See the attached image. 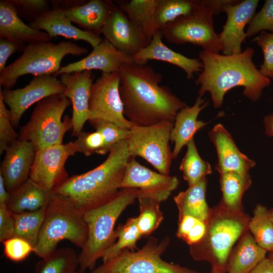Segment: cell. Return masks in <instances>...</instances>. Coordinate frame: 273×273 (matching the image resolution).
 Returning a JSON list of instances; mask_svg holds the SVG:
<instances>
[{"mask_svg": "<svg viewBox=\"0 0 273 273\" xmlns=\"http://www.w3.org/2000/svg\"><path fill=\"white\" fill-rule=\"evenodd\" d=\"M273 32V0H266L260 11L255 14L248 24L247 38L265 31Z\"/></svg>", "mask_w": 273, "mask_h": 273, "instance_id": "60d3db41", "label": "cell"}, {"mask_svg": "<svg viewBox=\"0 0 273 273\" xmlns=\"http://www.w3.org/2000/svg\"><path fill=\"white\" fill-rule=\"evenodd\" d=\"M71 104L64 94L48 97L38 102L28 121L21 126L19 140L32 143L35 151L62 144L65 133L72 129L71 118L63 114Z\"/></svg>", "mask_w": 273, "mask_h": 273, "instance_id": "9c48e42d", "label": "cell"}, {"mask_svg": "<svg viewBox=\"0 0 273 273\" xmlns=\"http://www.w3.org/2000/svg\"><path fill=\"white\" fill-rule=\"evenodd\" d=\"M252 41L261 48L263 54V62L259 72L264 76L273 79V32H261Z\"/></svg>", "mask_w": 273, "mask_h": 273, "instance_id": "7bdbcfd3", "label": "cell"}, {"mask_svg": "<svg viewBox=\"0 0 273 273\" xmlns=\"http://www.w3.org/2000/svg\"><path fill=\"white\" fill-rule=\"evenodd\" d=\"M119 72L102 73L93 82L89 101L88 121L102 120L126 129L133 124L124 116V107L119 92Z\"/></svg>", "mask_w": 273, "mask_h": 273, "instance_id": "7c38bea8", "label": "cell"}, {"mask_svg": "<svg viewBox=\"0 0 273 273\" xmlns=\"http://www.w3.org/2000/svg\"><path fill=\"white\" fill-rule=\"evenodd\" d=\"M160 30L153 36L148 45L141 50L133 57L140 63L148 60H158L175 65L184 71L188 79H192L195 73L201 72L203 67L200 59L190 58L177 53L166 46L162 41Z\"/></svg>", "mask_w": 273, "mask_h": 273, "instance_id": "cb8c5ba5", "label": "cell"}, {"mask_svg": "<svg viewBox=\"0 0 273 273\" xmlns=\"http://www.w3.org/2000/svg\"><path fill=\"white\" fill-rule=\"evenodd\" d=\"M35 151L31 143L19 139L5 151L0 174L9 193L29 178Z\"/></svg>", "mask_w": 273, "mask_h": 273, "instance_id": "d6986e66", "label": "cell"}, {"mask_svg": "<svg viewBox=\"0 0 273 273\" xmlns=\"http://www.w3.org/2000/svg\"><path fill=\"white\" fill-rule=\"evenodd\" d=\"M258 0L234 1L224 6L222 12L226 20L219 34L223 55H231L242 52V44L247 38L244 28L255 15Z\"/></svg>", "mask_w": 273, "mask_h": 273, "instance_id": "2e32d148", "label": "cell"}, {"mask_svg": "<svg viewBox=\"0 0 273 273\" xmlns=\"http://www.w3.org/2000/svg\"><path fill=\"white\" fill-rule=\"evenodd\" d=\"M207 105V102L198 96L194 105L182 109L176 114L170 138V141L174 144L173 159L176 158L182 148L194 139L195 134L206 125L198 120V117Z\"/></svg>", "mask_w": 273, "mask_h": 273, "instance_id": "484cf974", "label": "cell"}, {"mask_svg": "<svg viewBox=\"0 0 273 273\" xmlns=\"http://www.w3.org/2000/svg\"><path fill=\"white\" fill-rule=\"evenodd\" d=\"M60 80L65 87L64 94L72 106V135L78 136L89 120V101L93 83V75L89 70L60 75Z\"/></svg>", "mask_w": 273, "mask_h": 273, "instance_id": "ac0fdd59", "label": "cell"}, {"mask_svg": "<svg viewBox=\"0 0 273 273\" xmlns=\"http://www.w3.org/2000/svg\"><path fill=\"white\" fill-rule=\"evenodd\" d=\"M46 207L38 210L13 213L14 232L13 237L23 239L34 248L39 236L43 221Z\"/></svg>", "mask_w": 273, "mask_h": 273, "instance_id": "e575fe53", "label": "cell"}, {"mask_svg": "<svg viewBox=\"0 0 273 273\" xmlns=\"http://www.w3.org/2000/svg\"><path fill=\"white\" fill-rule=\"evenodd\" d=\"M158 0H131L118 6L144 35L149 43L159 31L155 19Z\"/></svg>", "mask_w": 273, "mask_h": 273, "instance_id": "f546056e", "label": "cell"}, {"mask_svg": "<svg viewBox=\"0 0 273 273\" xmlns=\"http://www.w3.org/2000/svg\"><path fill=\"white\" fill-rule=\"evenodd\" d=\"M10 1L14 6L19 17L31 18L32 21L50 10L49 3L45 0Z\"/></svg>", "mask_w": 273, "mask_h": 273, "instance_id": "bcb514c9", "label": "cell"}, {"mask_svg": "<svg viewBox=\"0 0 273 273\" xmlns=\"http://www.w3.org/2000/svg\"><path fill=\"white\" fill-rule=\"evenodd\" d=\"M137 199L140 213L136 217V224L142 237H147L159 226L163 219V214L160 208L161 203L139 194Z\"/></svg>", "mask_w": 273, "mask_h": 273, "instance_id": "8d00e7d4", "label": "cell"}, {"mask_svg": "<svg viewBox=\"0 0 273 273\" xmlns=\"http://www.w3.org/2000/svg\"><path fill=\"white\" fill-rule=\"evenodd\" d=\"M267 257L273 259V251L268 252Z\"/></svg>", "mask_w": 273, "mask_h": 273, "instance_id": "11a10c76", "label": "cell"}, {"mask_svg": "<svg viewBox=\"0 0 273 273\" xmlns=\"http://www.w3.org/2000/svg\"><path fill=\"white\" fill-rule=\"evenodd\" d=\"M9 192L7 190L2 176L0 174V204L7 205Z\"/></svg>", "mask_w": 273, "mask_h": 273, "instance_id": "816d5d0a", "label": "cell"}, {"mask_svg": "<svg viewBox=\"0 0 273 273\" xmlns=\"http://www.w3.org/2000/svg\"><path fill=\"white\" fill-rule=\"evenodd\" d=\"M88 50L70 41L58 43L40 41L26 45L22 55L0 72V85L11 89L22 76L53 75L61 68V63L67 55L80 56Z\"/></svg>", "mask_w": 273, "mask_h": 273, "instance_id": "52a82bcc", "label": "cell"}, {"mask_svg": "<svg viewBox=\"0 0 273 273\" xmlns=\"http://www.w3.org/2000/svg\"><path fill=\"white\" fill-rule=\"evenodd\" d=\"M65 87L53 75L34 76L28 84L16 89L0 90L6 105L9 107L11 122L14 127L31 106L52 95L63 94Z\"/></svg>", "mask_w": 273, "mask_h": 273, "instance_id": "5bb4252c", "label": "cell"}, {"mask_svg": "<svg viewBox=\"0 0 273 273\" xmlns=\"http://www.w3.org/2000/svg\"><path fill=\"white\" fill-rule=\"evenodd\" d=\"M250 219L243 210H231L220 203L211 209L204 238L190 246L191 256L195 260L208 262L212 268L226 272L229 254L235 243L248 230Z\"/></svg>", "mask_w": 273, "mask_h": 273, "instance_id": "5b68a950", "label": "cell"}, {"mask_svg": "<svg viewBox=\"0 0 273 273\" xmlns=\"http://www.w3.org/2000/svg\"><path fill=\"white\" fill-rule=\"evenodd\" d=\"M115 235L117 241L104 254L103 263L114 258L123 250L134 251L137 242L143 237L136 224V217L129 218L124 224H119Z\"/></svg>", "mask_w": 273, "mask_h": 273, "instance_id": "d590c367", "label": "cell"}, {"mask_svg": "<svg viewBox=\"0 0 273 273\" xmlns=\"http://www.w3.org/2000/svg\"><path fill=\"white\" fill-rule=\"evenodd\" d=\"M87 237L83 213L68 197L54 193L46 206L33 252L41 259L50 256L59 243L67 240L81 248Z\"/></svg>", "mask_w": 273, "mask_h": 273, "instance_id": "8992f818", "label": "cell"}, {"mask_svg": "<svg viewBox=\"0 0 273 273\" xmlns=\"http://www.w3.org/2000/svg\"><path fill=\"white\" fill-rule=\"evenodd\" d=\"M75 273H79L78 271H76Z\"/></svg>", "mask_w": 273, "mask_h": 273, "instance_id": "9f6ffc18", "label": "cell"}, {"mask_svg": "<svg viewBox=\"0 0 273 273\" xmlns=\"http://www.w3.org/2000/svg\"><path fill=\"white\" fill-rule=\"evenodd\" d=\"M76 153L74 141L36 150L29 178L44 189L53 191L69 177L65 163Z\"/></svg>", "mask_w": 273, "mask_h": 273, "instance_id": "4fadbf2b", "label": "cell"}, {"mask_svg": "<svg viewBox=\"0 0 273 273\" xmlns=\"http://www.w3.org/2000/svg\"><path fill=\"white\" fill-rule=\"evenodd\" d=\"M4 253L10 260L19 262L25 259L32 252L33 247L26 241L12 237L3 242Z\"/></svg>", "mask_w": 273, "mask_h": 273, "instance_id": "f6af8a7d", "label": "cell"}, {"mask_svg": "<svg viewBox=\"0 0 273 273\" xmlns=\"http://www.w3.org/2000/svg\"><path fill=\"white\" fill-rule=\"evenodd\" d=\"M169 243L167 236L161 241L151 237L141 249L135 252L123 250L114 258L95 268L90 273H200L163 260L161 256Z\"/></svg>", "mask_w": 273, "mask_h": 273, "instance_id": "30bf717a", "label": "cell"}, {"mask_svg": "<svg viewBox=\"0 0 273 273\" xmlns=\"http://www.w3.org/2000/svg\"><path fill=\"white\" fill-rule=\"evenodd\" d=\"M254 53L250 47L231 55L200 51L199 57L203 67L195 81L200 85L199 96L202 97L209 92L214 107L218 108L228 91L241 86L245 96L253 102L258 101L263 89L270 85V80L262 75L253 62Z\"/></svg>", "mask_w": 273, "mask_h": 273, "instance_id": "7a4b0ae2", "label": "cell"}, {"mask_svg": "<svg viewBox=\"0 0 273 273\" xmlns=\"http://www.w3.org/2000/svg\"><path fill=\"white\" fill-rule=\"evenodd\" d=\"M19 139V133L12 125L9 114L3 97L0 95V154Z\"/></svg>", "mask_w": 273, "mask_h": 273, "instance_id": "ee69618b", "label": "cell"}, {"mask_svg": "<svg viewBox=\"0 0 273 273\" xmlns=\"http://www.w3.org/2000/svg\"><path fill=\"white\" fill-rule=\"evenodd\" d=\"M38 30H43L52 38L62 36L69 39L83 40L94 48L102 41L100 36L86 32L72 24L64 12L53 8L41 14L28 24Z\"/></svg>", "mask_w": 273, "mask_h": 273, "instance_id": "603a6c76", "label": "cell"}, {"mask_svg": "<svg viewBox=\"0 0 273 273\" xmlns=\"http://www.w3.org/2000/svg\"><path fill=\"white\" fill-rule=\"evenodd\" d=\"M222 199L220 203L233 210H243L242 199L251 184L248 173L228 172L220 174Z\"/></svg>", "mask_w": 273, "mask_h": 273, "instance_id": "4dcf8cb0", "label": "cell"}, {"mask_svg": "<svg viewBox=\"0 0 273 273\" xmlns=\"http://www.w3.org/2000/svg\"><path fill=\"white\" fill-rule=\"evenodd\" d=\"M248 273H273V259L265 257Z\"/></svg>", "mask_w": 273, "mask_h": 273, "instance_id": "681fc988", "label": "cell"}, {"mask_svg": "<svg viewBox=\"0 0 273 273\" xmlns=\"http://www.w3.org/2000/svg\"><path fill=\"white\" fill-rule=\"evenodd\" d=\"M139 190L120 189L105 203L83 213L87 226L86 241L78 255V270H93L97 260L115 242L114 226L122 212L137 199Z\"/></svg>", "mask_w": 273, "mask_h": 273, "instance_id": "277c9868", "label": "cell"}, {"mask_svg": "<svg viewBox=\"0 0 273 273\" xmlns=\"http://www.w3.org/2000/svg\"><path fill=\"white\" fill-rule=\"evenodd\" d=\"M210 273H226V272L217 269L212 268Z\"/></svg>", "mask_w": 273, "mask_h": 273, "instance_id": "f5cc1de1", "label": "cell"}, {"mask_svg": "<svg viewBox=\"0 0 273 273\" xmlns=\"http://www.w3.org/2000/svg\"><path fill=\"white\" fill-rule=\"evenodd\" d=\"M187 150L180 166L184 179L189 186L195 185L206 178L212 169L210 164L200 156L194 139L187 145Z\"/></svg>", "mask_w": 273, "mask_h": 273, "instance_id": "836d02e7", "label": "cell"}, {"mask_svg": "<svg viewBox=\"0 0 273 273\" xmlns=\"http://www.w3.org/2000/svg\"><path fill=\"white\" fill-rule=\"evenodd\" d=\"M0 37L7 38L14 43L18 51H23L28 44L51 41L52 39L46 32L25 24L10 0L0 1Z\"/></svg>", "mask_w": 273, "mask_h": 273, "instance_id": "7402d4cb", "label": "cell"}, {"mask_svg": "<svg viewBox=\"0 0 273 273\" xmlns=\"http://www.w3.org/2000/svg\"><path fill=\"white\" fill-rule=\"evenodd\" d=\"M89 121L95 130L103 136L110 151L116 144L126 140L130 132V129L122 128L109 121L102 120Z\"/></svg>", "mask_w": 273, "mask_h": 273, "instance_id": "b9f144b4", "label": "cell"}, {"mask_svg": "<svg viewBox=\"0 0 273 273\" xmlns=\"http://www.w3.org/2000/svg\"><path fill=\"white\" fill-rule=\"evenodd\" d=\"M102 34L104 39L117 50L131 56L149 43L126 14L115 5L110 13Z\"/></svg>", "mask_w": 273, "mask_h": 273, "instance_id": "e0dca14e", "label": "cell"}, {"mask_svg": "<svg viewBox=\"0 0 273 273\" xmlns=\"http://www.w3.org/2000/svg\"><path fill=\"white\" fill-rule=\"evenodd\" d=\"M179 183L176 176L154 171L131 157L127 163L120 189H138L139 195L161 203L169 197Z\"/></svg>", "mask_w": 273, "mask_h": 273, "instance_id": "9a60e30c", "label": "cell"}, {"mask_svg": "<svg viewBox=\"0 0 273 273\" xmlns=\"http://www.w3.org/2000/svg\"><path fill=\"white\" fill-rule=\"evenodd\" d=\"M270 218L273 222V208L269 210Z\"/></svg>", "mask_w": 273, "mask_h": 273, "instance_id": "db71d44e", "label": "cell"}, {"mask_svg": "<svg viewBox=\"0 0 273 273\" xmlns=\"http://www.w3.org/2000/svg\"><path fill=\"white\" fill-rule=\"evenodd\" d=\"M173 123L150 126L133 124L126 139L131 157H140L161 174L169 175L172 151L169 145Z\"/></svg>", "mask_w": 273, "mask_h": 273, "instance_id": "8fae6325", "label": "cell"}, {"mask_svg": "<svg viewBox=\"0 0 273 273\" xmlns=\"http://www.w3.org/2000/svg\"><path fill=\"white\" fill-rule=\"evenodd\" d=\"M18 51L17 46L12 41L4 37H0V72L6 67L8 58Z\"/></svg>", "mask_w": 273, "mask_h": 273, "instance_id": "c3c4849f", "label": "cell"}, {"mask_svg": "<svg viewBox=\"0 0 273 273\" xmlns=\"http://www.w3.org/2000/svg\"><path fill=\"white\" fill-rule=\"evenodd\" d=\"M54 195L30 178L9 193L7 207L13 213L32 212L46 207Z\"/></svg>", "mask_w": 273, "mask_h": 273, "instance_id": "83f0119b", "label": "cell"}, {"mask_svg": "<svg viewBox=\"0 0 273 273\" xmlns=\"http://www.w3.org/2000/svg\"><path fill=\"white\" fill-rule=\"evenodd\" d=\"M210 140L214 145L217 154L215 169L219 173L236 172L248 173L255 162L243 154L232 136L221 124H217L209 131Z\"/></svg>", "mask_w": 273, "mask_h": 273, "instance_id": "44dd1931", "label": "cell"}, {"mask_svg": "<svg viewBox=\"0 0 273 273\" xmlns=\"http://www.w3.org/2000/svg\"><path fill=\"white\" fill-rule=\"evenodd\" d=\"M200 0H158L155 19L159 30L177 18L191 13Z\"/></svg>", "mask_w": 273, "mask_h": 273, "instance_id": "74e56055", "label": "cell"}, {"mask_svg": "<svg viewBox=\"0 0 273 273\" xmlns=\"http://www.w3.org/2000/svg\"><path fill=\"white\" fill-rule=\"evenodd\" d=\"M248 230L258 245L268 252L273 251V222L269 210L265 206L256 205Z\"/></svg>", "mask_w": 273, "mask_h": 273, "instance_id": "d6a6232c", "label": "cell"}, {"mask_svg": "<svg viewBox=\"0 0 273 273\" xmlns=\"http://www.w3.org/2000/svg\"><path fill=\"white\" fill-rule=\"evenodd\" d=\"M207 179L189 186L185 191L179 192L173 198L178 210V217L189 215L207 223L211 209L206 200Z\"/></svg>", "mask_w": 273, "mask_h": 273, "instance_id": "f1b7e54d", "label": "cell"}, {"mask_svg": "<svg viewBox=\"0 0 273 273\" xmlns=\"http://www.w3.org/2000/svg\"><path fill=\"white\" fill-rule=\"evenodd\" d=\"M119 72L124 114L133 124L174 123L177 113L188 106L168 86L160 85L162 75L146 63L124 64Z\"/></svg>", "mask_w": 273, "mask_h": 273, "instance_id": "6da1fadb", "label": "cell"}, {"mask_svg": "<svg viewBox=\"0 0 273 273\" xmlns=\"http://www.w3.org/2000/svg\"><path fill=\"white\" fill-rule=\"evenodd\" d=\"M114 5L111 1L90 0L62 11L79 28L100 36Z\"/></svg>", "mask_w": 273, "mask_h": 273, "instance_id": "d4e9b609", "label": "cell"}, {"mask_svg": "<svg viewBox=\"0 0 273 273\" xmlns=\"http://www.w3.org/2000/svg\"><path fill=\"white\" fill-rule=\"evenodd\" d=\"M130 158L125 140L112 148L100 165L69 177L53 192L69 197L84 213L107 201L118 192Z\"/></svg>", "mask_w": 273, "mask_h": 273, "instance_id": "3957f363", "label": "cell"}, {"mask_svg": "<svg viewBox=\"0 0 273 273\" xmlns=\"http://www.w3.org/2000/svg\"><path fill=\"white\" fill-rule=\"evenodd\" d=\"M14 232L13 213L6 205L0 204V241L3 242L13 237Z\"/></svg>", "mask_w": 273, "mask_h": 273, "instance_id": "7dc6e473", "label": "cell"}, {"mask_svg": "<svg viewBox=\"0 0 273 273\" xmlns=\"http://www.w3.org/2000/svg\"><path fill=\"white\" fill-rule=\"evenodd\" d=\"M267 251L256 243L247 230L229 254L226 273H248L266 257Z\"/></svg>", "mask_w": 273, "mask_h": 273, "instance_id": "4316f807", "label": "cell"}, {"mask_svg": "<svg viewBox=\"0 0 273 273\" xmlns=\"http://www.w3.org/2000/svg\"><path fill=\"white\" fill-rule=\"evenodd\" d=\"M74 142L77 153H81L86 157L95 154L105 155L110 152L103 136L96 130L82 131Z\"/></svg>", "mask_w": 273, "mask_h": 273, "instance_id": "ab89813d", "label": "cell"}, {"mask_svg": "<svg viewBox=\"0 0 273 273\" xmlns=\"http://www.w3.org/2000/svg\"><path fill=\"white\" fill-rule=\"evenodd\" d=\"M233 0H200L198 6L190 14L181 16L160 31L169 43H191L203 50L219 53L221 51L219 34L214 29L213 16L222 12Z\"/></svg>", "mask_w": 273, "mask_h": 273, "instance_id": "ba28073f", "label": "cell"}, {"mask_svg": "<svg viewBox=\"0 0 273 273\" xmlns=\"http://www.w3.org/2000/svg\"><path fill=\"white\" fill-rule=\"evenodd\" d=\"M207 223L192 216L178 217L176 236L190 246L199 243L205 236Z\"/></svg>", "mask_w": 273, "mask_h": 273, "instance_id": "f35d334b", "label": "cell"}, {"mask_svg": "<svg viewBox=\"0 0 273 273\" xmlns=\"http://www.w3.org/2000/svg\"><path fill=\"white\" fill-rule=\"evenodd\" d=\"M263 123L266 135L273 137V113L264 118Z\"/></svg>", "mask_w": 273, "mask_h": 273, "instance_id": "f907efd6", "label": "cell"}, {"mask_svg": "<svg viewBox=\"0 0 273 273\" xmlns=\"http://www.w3.org/2000/svg\"><path fill=\"white\" fill-rule=\"evenodd\" d=\"M137 62L133 56L124 54L115 48L108 41L104 39L92 52L81 60L61 67L54 75L96 69L102 73L119 72L121 67L127 64Z\"/></svg>", "mask_w": 273, "mask_h": 273, "instance_id": "ffe728a7", "label": "cell"}, {"mask_svg": "<svg viewBox=\"0 0 273 273\" xmlns=\"http://www.w3.org/2000/svg\"><path fill=\"white\" fill-rule=\"evenodd\" d=\"M78 268V255L75 250L64 247L37 262L34 273H75Z\"/></svg>", "mask_w": 273, "mask_h": 273, "instance_id": "1f68e13d", "label": "cell"}]
</instances>
